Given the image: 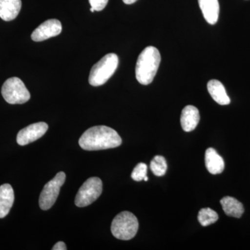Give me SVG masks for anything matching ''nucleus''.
<instances>
[{"mask_svg": "<svg viewBox=\"0 0 250 250\" xmlns=\"http://www.w3.org/2000/svg\"><path fill=\"white\" fill-rule=\"evenodd\" d=\"M91 7L96 11H103L108 4V0H88Z\"/></svg>", "mask_w": 250, "mask_h": 250, "instance_id": "obj_20", "label": "nucleus"}, {"mask_svg": "<svg viewBox=\"0 0 250 250\" xmlns=\"http://www.w3.org/2000/svg\"><path fill=\"white\" fill-rule=\"evenodd\" d=\"M220 204L223 207L224 211L228 216L239 218L244 213L243 205L234 197L229 196L223 197L220 200Z\"/></svg>", "mask_w": 250, "mask_h": 250, "instance_id": "obj_16", "label": "nucleus"}, {"mask_svg": "<svg viewBox=\"0 0 250 250\" xmlns=\"http://www.w3.org/2000/svg\"><path fill=\"white\" fill-rule=\"evenodd\" d=\"M197 218L202 226L207 227L218 221V215L211 208H204L199 211Z\"/></svg>", "mask_w": 250, "mask_h": 250, "instance_id": "obj_17", "label": "nucleus"}, {"mask_svg": "<svg viewBox=\"0 0 250 250\" xmlns=\"http://www.w3.org/2000/svg\"><path fill=\"white\" fill-rule=\"evenodd\" d=\"M144 180L146 181V182H147V180H148V177H147V176H146V177H145L144 178Z\"/></svg>", "mask_w": 250, "mask_h": 250, "instance_id": "obj_23", "label": "nucleus"}, {"mask_svg": "<svg viewBox=\"0 0 250 250\" xmlns=\"http://www.w3.org/2000/svg\"><path fill=\"white\" fill-rule=\"evenodd\" d=\"M123 1H124L125 4H134L137 0H123Z\"/></svg>", "mask_w": 250, "mask_h": 250, "instance_id": "obj_22", "label": "nucleus"}, {"mask_svg": "<svg viewBox=\"0 0 250 250\" xmlns=\"http://www.w3.org/2000/svg\"><path fill=\"white\" fill-rule=\"evenodd\" d=\"M1 95L6 103L11 104H22L31 98L24 82L18 77H11L4 82L1 88Z\"/></svg>", "mask_w": 250, "mask_h": 250, "instance_id": "obj_5", "label": "nucleus"}, {"mask_svg": "<svg viewBox=\"0 0 250 250\" xmlns=\"http://www.w3.org/2000/svg\"><path fill=\"white\" fill-rule=\"evenodd\" d=\"M167 165L165 158L162 156H156L150 163V169L154 174L158 177L164 176L167 171Z\"/></svg>", "mask_w": 250, "mask_h": 250, "instance_id": "obj_18", "label": "nucleus"}, {"mask_svg": "<svg viewBox=\"0 0 250 250\" xmlns=\"http://www.w3.org/2000/svg\"><path fill=\"white\" fill-rule=\"evenodd\" d=\"M161 62L159 49L148 46L139 56L136 65V80L143 85L152 83Z\"/></svg>", "mask_w": 250, "mask_h": 250, "instance_id": "obj_2", "label": "nucleus"}, {"mask_svg": "<svg viewBox=\"0 0 250 250\" xmlns=\"http://www.w3.org/2000/svg\"><path fill=\"white\" fill-rule=\"evenodd\" d=\"M118 62L119 60L116 54L110 53L105 55L92 67L88 78L90 84L93 86L104 84L116 72Z\"/></svg>", "mask_w": 250, "mask_h": 250, "instance_id": "obj_3", "label": "nucleus"}, {"mask_svg": "<svg viewBox=\"0 0 250 250\" xmlns=\"http://www.w3.org/2000/svg\"><path fill=\"white\" fill-rule=\"evenodd\" d=\"M52 250H66L67 248L66 246H65V243L62 241H59L58 243H56L55 245L52 248Z\"/></svg>", "mask_w": 250, "mask_h": 250, "instance_id": "obj_21", "label": "nucleus"}, {"mask_svg": "<svg viewBox=\"0 0 250 250\" xmlns=\"http://www.w3.org/2000/svg\"><path fill=\"white\" fill-rule=\"evenodd\" d=\"M198 2L207 22L210 24L218 22L220 12L218 0H198Z\"/></svg>", "mask_w": 250, "mask_h": 250, "instance_id": "obj_12", "label": "nucleus"}, {"mask_svg": "<svg viewBox=\"0 0 250 250\" xmlns=\"http://www.w3.org/2000/svg\"><path fill=\"white\" fill-rule=\"evenodd\" d=\"M62 31V24L59 20H48L33 31L31 39L35 42H41L59 35Z\"/></svg>", "mask_w": 250, "mask_h": 250, "instance_id": "obj_9", "label": "nucleus"}, {"mask_svg": "<svg viewBox=\"0 0 250 250\" xmlns=\"http://www.w3.org/2000/svg\"><path fill=\"white\" fill-rule=\"evenodd\" d=\"M147 166L144 163H140L133 170L131 173V178L136 182H141L144 180L145 177L147 176Z\"/></svg>", "mask_w": 250, "mask_h": 250, "instance_id": "obj_19", "label": "nucleus"}, {"mask_svg": "<svg viewBox=\"0 0 250 250\" xmlns=\"http://www.w3.org/2000/svg\"><path fill=\"white\" fill-rule=\"evenodd\" d=\"M65 181V174L59 172L52 180L47 183L40 195L39 205L41 209L48 210L55 203L59 195L61 188Z\"/></svg>", "mask_w": 250, "mask_h": 250, "instance_id": "obj_7", "label": "nucleus"}, {"mask_svg": "<svg viewBox=\"0 0 250 250\" xmlns=\"http://www.w3.org/2000/svg\"><path fill=\"white\" fill-rule=\"evenodd\" d=\"M22 7L21 0H0V18L4 21L16 18Z\"/></svg>", "mask_w": 250, "mask_h": 250, "instance_id": "obj_13", "label": "nucleus"}, {"mask_svg": "<svg viewBox=\"0 0 250 250\" xmlns=\"http://www.w3.org/2000/svg\"><path fill=\"white\" fill-rule=\"evenodd\" d=\"M79 144L85 150L96 151L118 147L122 139L116 131L106 126H95L81 136Z\"/></svg>", "mask_w": 250, "mask_h": 250, "instance_id": "obj_1", "label": "nucleus"}, {"mask_svg": "<svg viewBox=\"0 0 250 250\" xmlns=\"http://www.w3.org/2000/svg\"><path fill=\"white\" fill-rule=\"evenodd\" d=\"M207 89L212 98L219 104L228 105L231 103L225 86L220 81L210 80L207 83Z\"/></svg>", "mask_w": 250, "mask_h": 250, "instance_id": "obj_15", "label": "nucleus"}, {"mask_svg": "<svg viewBox=\"0 0 250 250\" xmlns=\"http://www.w3.org/2000/svg\"><path fill=\"white\" fill-rule=\"evenodd\" d=\"M90 11H91V12H94V11H95V10H94V9H93V8H90Z\"/></svg>", "mask_w": 250, "mask_h": 250, "instance_id": "obj_24", "label": "nucleus"}, {"mask_svg": "<svg viewBox=\"0 0 250 250\" xmlns=\"http://www.w3.org/2000/svg\"><path fill=\"white\" fill-rule=\"evenodd\" d=\"M48 129V125L43 122L34 123L21 129L17 135V143L20 146H26L40 139Z\"/></svg>", "mask_w": 250, "mask_h": 250, "instance_id": "obj_8", "label": "nucleus"}, {"mask_svg": "<svg viewBox=\"0 0 250 250\" xmlns=\"http://www.w3.org/2000/svg\"><path fill=\"white\" fill-rule=\"evenodd\" d=\"M205 164L207 170L210 174L222 173L225 169V162L215 149L210 147L205 152Z\"/></svg>", "mask_w": 250, "mask_h": 250, "instance_id": "obj_14", "label": "nucleus"}, {"mask_svg": "<svg viewBox=\"0 0 250 250\" xmlns=\"http://www.w3.org/2000/svg\"><path fill=\"white\" fill-rule=\"evenodd\" d=\"M103 192V182L98 177H90L81 187L75 197V205L85 207L91 205Z\"/></svg>", "mask_w": 250, "mask_h": 250, "instance_id": "obj_6", "label": "nucleus"}, {"mask_svg": "<svg viewBox=\"0 0 250 250\" xmlns=\"http://www.w3.org/2000/svg\"><path fill=\"white\" fill-rule=\"evenodd\" d=\"M111 229L113 236L118 239L128 241L137 233L139 221L131 212H121L113 219Z\"/></svg>", "mask_w": 250, "mask_h": 250, "instance_id": "obj_4", "label": "nucleus"}, {"mask_svg": "<svg viewBox=\"0 0 250 250\" xmlns=\"http://www.w3.org/2000/svg\"><path fill=\"white\" fill-rule=\"evenodd\" d=\"M200 112L195 106L188 105L183 108L181 115V125L187 132L193 131L200 122Z\"/></svg>", "mask_w": 250, "mask_h": 250, "instance_id": "obj_10", "label": "nucleus"}, {"mask_svg": "<svg viewBox=\"0 0 250 250\" xmlns=\"http://www.w3.org/2000/svg\"><path fill=\"white\" fill-rule=\"evenodd\" d=\"M14 199V189L10 184H5L0 187V218L9 214Z\"/></svg>", "mask_w": 250, "mask_h": 250, "instance_id": "obj_11", "label": "nucleus"}]
</instances>
